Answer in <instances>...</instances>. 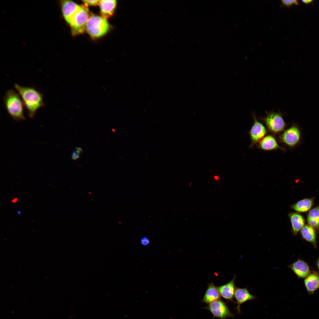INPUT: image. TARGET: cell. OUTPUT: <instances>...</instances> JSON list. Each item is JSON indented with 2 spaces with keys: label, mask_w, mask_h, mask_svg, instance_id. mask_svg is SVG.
Listing matches in <instances>:
<instances>
[{
  "label": "cell",
  "mask_w": 319,
  "mask_h": 319,
  "mask_svg": "<svg viewBox=\"0 0 319 319\" xmlns=\"http://www.w3.org/2000/svg\"><path fill=\"white\" fill-rule=\"evenodd\" d=\"M14 86L22 98L29 116L33 118L38 110L45 106L42 94L33 87L22 86L17 84Z\"/></svg>",
  "instance_id": "1"
},
{
  "label": "cell",
  "mask_w": 319,
  "mask_h": 319,
  "mask_svg": "<svg viewBox=\"0 0 319 319\" xmlns=\"http://www.w3.org/2000/svg\"><path fill=\"white\" fill-rule=\"evenodd\" d=\"M20 96L12 89L8 90L4 97L6 109L15 121L25 119L23 113V104Z\"/></svg>",
  "instance_id": "2"
},
{
  "label": "cell",
  "mask_w": 319,
  "mask_h": 319,
  "mask_svg": "<svg viewBox=\"0 0 319 319\" xmlns=\"http://www.w3.org/2000/svg\"><path fill=\"white\" fill-rule=\"evenodd\" d=\"M109 29V25L106 19L102 17L92 15L87 22L85 30L92 37L97 38L105 35Z\"/></svg>",
  "instance_id": "3"
},
{
  "label": "cell",
  "mask_w": 319,
  "mask_h": 319,
  "mask_svg": "<svg viewBox=\"0 0 319 319\" xmlns=\"http://www.w3.org/2000/svg\"><path fill=\"white\" fill-rule=\"evenodd\" d=\"M81 6V8L74 15L69 25L73 35L80 34L84 32L90 17L87 6L85 5Z\"/></svg>",
  "instance_id": "4"
},
{
  "label": "cell",
  "mask_w": 319,
  "mask_h": 319,
  "mask_svg": "<svg viewBox=\"0 0 319 319\" xmlns=\"http://www.w3.org/2000/svg\"><path fill=\"white\" fill-rule=\"evenodd\" d=\"M263 119L268 129L274 133L282 131L285 127V122L281 114L279 113H267L266 116Z\"/></svg>",
  "instance_id": "5"
},
{
  "label": "cell",
  "mask_w": 319,
  "mask_h": 319,
  "mask_svg": "<svg viewBox=\"0 0 319 319\" xmlns=\"http://www.w3.org/2000/svg\"><path fill=\"white\" fill-rule=\"evenodd\" d=\"M204 308L209 311L214 318L226 319L229 317L233 318L234 315L231 312L226 303L221 299L209 304Z\"/></svg>",
  "instance_id": "6"
},
{
  "label": "cell",
  "mask_w": 319,
  "mask_h": 319,
  "mask_svg": "<svg viewBox=\"0 0 319 319\" xmlns=\"http://www.w3.org/2000/svg\"><path fill=\"white\" fill-rule=\"evenodd\" d=\"M301 132L299 128L293 125L285 131L280 137L282 142L290 148H292L300 142Z\"/></svg>",
  "instance_id": "7"
},
{
  "label": "cell",
  "mask_w": 319,
  "mask_h": 319,
  "mask_svg": "<svg viewBox=\"0 0 319 319\" xmlns=\"http://www.w3.org/2000/svg\"><path fill=\"white\" fill-rule=\"evenodd\" d=\"M253 116L254 123L249 131L251 146L259 142L267 133L266 130L263 125L257 120L254 114Z\"/></svg>",
  "instance_id": "8"
},
{
  "label": "cell",
  "mask_w": 319,
  "mask_h": 319,
  "mask_svg": "<svg viewBox=\"0 0 319 319\" xmlns=\"http://www.w3.org/2000/svg\"><path fill=\"white\" fill-rule=\"evenodd\" d=\"M62 13L64 19L69 25L73 17L80 9L79 6L71 1H62L61 2Z\"/></svg>",
  "instance_id": "9"
},
{
  "label": "cell",
  "mask_w": 319,
  "mask_h": 319,
  "mask_svg": "<svg viewBox=\"0 0 319 319\" xmlns=\"http://www.w3.org/2000/svg\"><path fill=\"white\" fill-rule=\"evenodd\" d=\"M234 297L236 301L237 306L235 308L238 313H241L240 306L247 301L256 299L257 297L252 294L247 288L236 287Z\"/></svg>",
  "instance_id": "10"
},
{
  "label": "cell",
  "mask_w": 319,
  "mask_h": 319,
  "mask_svg": "<svg viewBox=\"0 0 319 319\" xmlns=\"http://www.w3.org/2000/svg\"><path fill=\"white\" fill-rule=\"evenodd\" d=\"M236 276L235 275L229 282L218 287L221 296L227 300L234 302V298L236 287L235 281Z\"/></svg>",
  "instance_id": "11"
},
{
  "label": "cell",
  "mask_w": 319,
  "mask_h": 319,
  "mask_svg": "<svg viewBox=\"0 0 319 319\" xmlns=\"http://www.w3.org/2000/svg\"><path fill=\"white\" fill-rule=\"evenodd\" d=\"M288 267L300 278H306L310 274V269L308 265L302 260H297Z\"/></svg>",
  "instance_id": "12"
},
{
  "label": "cell",
  "mask_w": 319,
  "mask_h": 319,
  "mask_svg": "<svg viewBox=\"0 0 319 319\" xmlns=\"http://www.w3.org/2000/svg\"><path fill=\"white\" fill-rule=\"evenodd\" d=\"M117 5L115 0H100V6L101 17L106 19L114 14Z\"/></svg>",
  "instance_id": "13"
},
{
  "label": "cell",
  "mask_w": 319,
  "mask_h": 319,
  "mask_svg": "<svg viewBox=\"0 0 319 319\" xmlns=\"http://www.w3.org/2000/svg\"><path fill=\"white\" fill-rule=\"evenodd\" d=\"M221 295L218 287L213 282L208 284L201 301L209 304L213 301L220 299Z\"/></svg>",
  "instance_id": "14"
},
{
  "label": "cell",
  "mask_w": 319,
  "mask_h": 319,
  "mask_svg": "<svg viewBox=\"0 0 319 319\" xmlns=\"http://www.w3.org/2000/svg\"><path fill=\"white\" fill-rule=\"evenodd\" d=\"M259 147L263 150L268 151L277 149L284 150V149L279 146L273 136L268 135L263 137L259 142Z\"/></svg>",
  "instance_id": "15"
},
{
  "label": "cell",
  "mask_w": 319,
  "mask_h": 319,
  "mask_svg": "<svg viewBox=\"0 0 319 319\" xmlns=\"http://www.w3.org/2000/svg\"><path fill=\"white\" fill-rule=\"evenodd\" d=\"M293 235H295L305 225V221L300 214L294 212L288 214Z\"/></svg>",
  "instance_id": "16"
},
{
  "label": "cell",
  "mask_w": 319,
  "mask_h": 319,
  "mask_svg": "<svg viewBox=\"0 0 319 319\" xmlns=\"http://www.w3.org/2000/svg\"><path fill=\"white\" fill-rule=\"evenodd\" d=\"M305 284L306 289L310 294H312L318 288L319 276L316 272H313L306 278Z\"/></svg>",
  "instance_id": "17"
},
{
  "label": "cell",
  "mask_w": 319,
  "mask_h": 319,
  "mask_svg": "<svg viewBox=\"0 0 319 319\" xmlns=\"http://www.w3.org/2000/svg\"><path fill=\"white\" fill-rule=\"evenodd\" d=\"M313 198H306L300 200L291 206V208L299 212H305L309 210L313 203Z\"/></svg>",
  "instance_id": "18"
},
{
  "label": "cell",
  "mask_w": 319,
  "mask_h": 319,
  "mask_svg": "<svg viewBox=\"0 0 319 319\" xmlns=\"http://www.w3.org/2000/svg\"><path fill=\"white\" fill-rule=\"evenodd\" d=\"M301 233L303 238L316 246V236L314 228L306 225L301 229Z\"/></svg>",
  "instance_id": "19"
},
{
  "label": "cell",
  "mask_w": 319,
  "mask_h": 319,
  "mask_svg": "<svg viewBox=\"0 0 319 319\" xmlns=\"http://www.w3.org/2000/svg\"><path fill=\"white\" fill-rule=\"evenodd\" d=\"M309 225L316 229H319V206L311 209L307 215Z\"/></svg>",
  "instance_id": "20"
},
{
  "label": "cell",
  "mask_w": 319,
  "mask_h": 319,
  "mask_svg": "<svg viewBox=\"0 0 319 319\" xmlns=\"http://www.w3.org/2000/svg\"><path fill=\"white\" fill-rule=\"evenodd\" d=\"M282 3L284 5L289 6L293 4L298 5V1L297 0H282Z\"/></svg>",
  "instance_id": "21"
},
{
  "label": "cell",
  "mask_w": 319,
  "mask_h": 319,
  "mask_svg": "<svg viewBox=\"0 0 319 319\" xmlns=\"http://www.w3.org/2000/svg\"><path fill=\"white\" fill-rule=\"evenodd\" d=\"M100 0H83L82 1L87 6H95L99 5Z\"/></svg>",
  "instance_id": "22"
},
{
  "label": "cell",
  "mask_w": 319,
  "mask_h": 319,
  "mask_svg": "<svg viewBox=\"0 0 319 319\" xmlns=\"http://www.w3.org/2000/svg\"><path fill=\"white\" fill-rule=\"evenodd\" d=\"M140 243L143 246H146L150 244V242L147 237L144 236L141 239Z\"/></svg>",
  "instance_id": "23"
},
{
  "label": "cell",
  "mask_w": 319,
  "mask_h": 319,
  "mask_svg": "<svg viewBox=\"0 0 319 319\" xmlns=\"http://www.w3.org/2000/svg\"><path fill=\"white\" fill-rule=\"evenodd\" d=\"M80 157V154L77 152L75 150H73L71 155V159L73 160H76Z\"/></svg>",
  "instance_id": "24"
},
{
  "label": "cell",
  "mask_w": 319,
  "mask_h": 319,
  "mask_svg": "<svg viewBox=\"0 0 319 319\" xmlns=\"http://www.w3.org/2000/svg\"><path fill=\"white\" fill-rule=\"evenodd\" d=\"M76 151L79 154L83 152V150L82 148L79 147H77L75 148Z\"/></svg>",
  "instance_id": "25"
},
{
  "label": "cell",
  "mask_w": 319,
  "mask_h": 319,
  "mask_svg": "<svg viewBox=\"0 0 319 319\" xmlns=\"http://www.w3.org/2000/svg\"><path fill=\"white\" fill-rule=\"evenodd\" d=\"M313 1L311 0H302V1L304 3L306 4H308L311 3Z\"/></svg>",
  "instance_id": "26"
},
{
  "label": "cell",
  "mask_w": 319,
  "mask_h": 319,
  "mask_svg": "<svg viewBox=\"0 0 319 319\" xmlns=\"http://www.w3.org/2000/svg\"><path fill=\"white\" fill-rule=\"evenodd\" d=\"M317 267H318V268L319 269V259H318V262H317Z\"/></svg>",
  "instance_id": "27"
},
{
  "label": "cell",
  "mask_w": 319,
  "mask_h": 319,
  "mask_svg": "<svg viewBox=\"0 0 319 319\" xmlns=\"http://www.w3.org/2000/svg\"><path fill=\"white\" fill-rule=\"evenodd\" d=\"M17 201V198H15L12 201V202H15Z\"/></svg>",
  "instance_id": "28"
},
{
  "label": "cell",
  "mask_w": 319,
  "mask_h": 319,
  "mask_svg": "<svg viewBox=\"0 0 319 319\" xmlns=\"http://www.w3.org/2000/svg\"><path fill=\"white\" fill-rule=\"evenodd\" d=\"M214 178L216 180H217L219 179V177L217 176H215L214 177Z\"/></svg>",
  "instance_id": "29"
},
{
  "label": "cell",
  "mask_w": 319,
  "mask_h": 319,
  "mask_svg": "<svg viewBox=\"0 0 319 319\" xmlns=\"http://www.w3.org/2000/svg\"><path fill=\"white\" fill-rule=\"evenodd\" d=\"M17 214H20L21 213V211H20V210H19V211H18L17 212Z\"/></svg>",
  "instance_id": "30"
},
{
  "label": "cell",
  "mask_w": 319,
  "mask_h": 319,
  "mask_svg": "<svg viewBox=\"0 0 319 319\" xmlns=\"http://www.w3.org/2000/svg\"><path fill=\"white\" fill-rule=\"evenodd\" d=\"M318 288H319V286H318Z\"/></svg>",
  "instance_id": "31"
}]
</instances>
